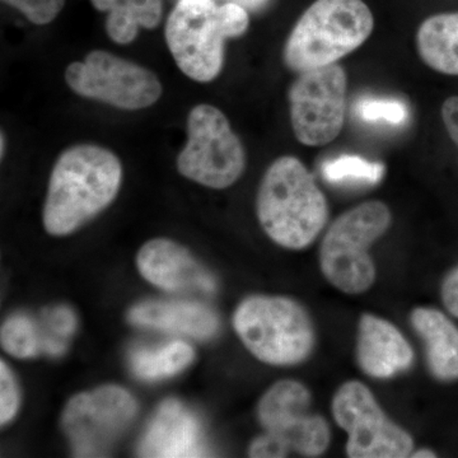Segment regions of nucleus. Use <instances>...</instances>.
Listing matches in <instances>:
<instances>
[{
    "mask_svg": "<svg viewBox=\"0 0 458 458\" xmlns=\"http://www.w3.org/2000/svg\"><path fill=\"white\" fill-rule=\"evenodd\" d=\"M129 321L137 327L158 328L197 339H207L218 330L216 313L199 303H140L129 312Z\"/></svg>",
    "mask_w": 458,
    "mask_h": 458,
    "instance_id": "17",
    "label": "nucleus"
},
{
    "mask_svg": "<svg viewBox=\"0 0 458 458\" xmlns=\"http://www.w3.org/2000/svg\"><path fill=\"white\" fill-rule=\"evenodd\" d=\"M194 360V349L188 343L174 342L157 349H138L132 352L131 366L135 376L156 381L177 375Z\"/></svg>",
    "mask_w": 458,
    "mask_h": 458,
    "instance_id": "21",
    "label": "nucleus"
},
{
    "mask_svg": "<svg viewBox=\"0 0 458 458\" xmlns=\"http://www.w3.org/2000/svg\"><path fill=\"white\" fill-rule=\"evenodd\" d=\"M65 82L81 98L137 111L153 106L164 87L155 72L110 51H90L83 62L66 68Z\"/></svg>",
    "mask_w": 458,
    "mask_h": 458,
    "instance_id": "8",
    "label": "nucleus"
},
{
    "mask_svg": "<svg viewBox=\"0 0 458 458\" xmlns=\"http://www.w3.org/2000/svg\"><path fill=\"white\" fill-rule=\"evenodd\" d=\"M41 324L30 316H12L3 324L0 340L8 354L26 360L36 357L40 352L60 355L65 352L68 339L60 336L51 327L45 312H42Z\"/></svg>",
    "mask_w": 458,
    "mask_h": 458,
    "instance_id": "18",
    "label": "nucleus"
},
{
    "mask_svg": "<svg viewBox=\"0 0 458 458\" xmlns=\"http://www.w3.org/2000/svg\"><path fill=\"white\" fill-rule=\"evenodd\" d=\"M20 393L12 370L4 361L0 363V423L5 426L16 417Z\"/></svg>",
    "mask_w": 458,
    "mask_h": 458,
    "instance_id": "25",
    "label": "nucleus"
},
{
    "mask_svg": "<svg viewBox=\"0 0 458 458\" xmlns=\"http://www.w3.org/2000/svg\"><path fill=\"white\" fill-rule=\"evenodd\" d=\"M256 214L273 242L283 249L302 251L327 227L330 208L303 162L297 157L283 156L262 176Z\"/></svg>",
    "mask_w": 458,
    "mask_h": 458,
    "instance_id": "2",
    "label": "nucleus"
},
{
    "mask_svg": "<svg viewBox=\"0 0 458 458\" xmlns=\"http://www.w3.org/2000/svg\"><path fill=\"white\" fill-rule=\"evenodd\" d=\"M412 458H433L437 457L436 452L432 450H428V448H420V450L412 451L411 456Z\"/></svg>",
    "mask_w": 458,
    "mask_h": 458,
    "instance_id": "30",
    "label": "nucleus"
},
{
    "mask_svg": "<svg viewBox=\"0 0 458 458\" xmlns=\"http://www.w3.org/2000/svg\"><path fill=\"white\" fill-rule=\"evenodd\" d=\"M123 180L120 159L107 148L77 144L54 165L42 221L51 236H66L113 203Z\"/></svg>",
    "mask_w": 458,
    "mask_h": 458,
    "instance_id": "1",
    "label": "nucleus"
},
{
    "mask_svg": "<svg viewBox=\"0 0 458 458\" xmlns=\"http://www.w3.org/2000/svg\"><path fill=\"white\" fill-rule=\"evenodd\" d=\"M233 327L247 351L270 366L302 364L318 344L311 313L300 301L284 295L245 298L234 311Z\"/></svg>",
    "mask_w": 458,
    "mask_h": 458,
    "instance_id": "3",
    "label": "nucleus"
},
{
    "mask_svg": "<svg viewBox=\"0 0 458 458\" xmlns=\"http://www.w3.org/2000/svg\"><path fill=\"white\" fill-rule=\"evenodd\" d=\"M441 114L445 131L458 149V96H451L443 102Z\"/></svg>",
    "mask_w": 458,
    "mask_h": 458,
    "instance_id": "28",
    "label": "nucleus"
},
{
    "mask_svg": "<svg viewBox=\"0 0 458 458\" xmlns=\"http://www.w3.org/2000/svg\"><path fill=\"white\" fill-rule=\"evenodd\" d=\"M312 393L302 382L282 379L271 386L258 405L259 423L271 436L284 443L291 454L319 457L333 441L330 423L312 412Z\"/></svg>",
    "mask_w": 458,
    "mask_h": 458,
    "instance_id": "11",
    "label": "nucleus"
},
{
    "mask_svg": "<svg viewBox=\"0 0 458 458\" xmlns=\"http://www.w3.org/2000/svg\"><path fill=\"white\" fill-rule=\"evenodd\" d=\"M375 29L363 0H316L295 23L283 60L295 73L336 64L360 47Z\"/></svg>",
    "mask_w": 458,
    "mask_h": 458,
    "instance_id": "4",
    "label": "nucleus"
},
{
    "mask_svg": "<svg viewBox=\"0 0 458 458\" xmlns=\"http://www.w3.org/2000/svg\"><path fill=\"white\" fill-rule=\"evenodd\" d=\"M270 0H225V3H234V4L241 5L246 11L258 12L261 11L269 4Z\"/></svg>",
    "mask_w": 458,
    "mask_h": 458,
    "instance_id": "29",
    "label": "nucleus"
},
{
    "mask_svg": "<svg viewBox=\"0 0 458 458\" xmlns=\"http://www.w3.org/2000/svg\"><path fill=\"white\" fill-rule=\"evenodd\" d=\"M410 325L424 344L430 375L441 382L458 379V327L433 307H415Z\"/></svg>",
    "mask_w": 458,
    "mask_h": 458,
    "instance_id": "16",
    "label": "nucleus"
},
{
    "mask_svg": "<svg viewBox=\"0 0 458 458\" xmlns=\"http://www.w3.org/2000/svg\"><path fill=\"white\" fill-rule=\"evenodd\" d=\"M141 457H203L200 424L180 401L165 400L140 445Z\"/></svg>",
    "mask_w": 458,
    "mask_h": 458,
    "instance_id": "15",
    "label": "nucleus"
},
{
    "mask_svg": "<svg viewBox=\"0 0 458 458\" xmlns=\"http://www.w3.org/2000/svg\"><path fill=\"white\" fill-rule=\"evenodd\" d=\"M385 171V165L349 155L328 159L321 165L324 179L334 183L358 182L375 185L384 179Z\"/></svg>",
    "mask_w": 458,
    "mask_h": 458,
    "instance_id": "22",
    "label": "nucleus"
},
{
    "mask_svg": "<svg viewBox=\"0 0 458 458\" xmlns=\"http://www.w3.org/2000/svg\"><path fill=\"white\" fill-rule=\"evenodd\" d=\"M289 454L291 451L288 450L284 443L269 433H264L255 438L249 448V456L255 458L286 457L289 456Z\"/></svg>",
    "mask_w": 458,
    "mask_h": 458,
    "instance_id": "26",
    "label": "nucleus"
},
{
    "mask_svg": "<svg viewBox=\"0 0 458 458\" xmlns=\"http://www.w3.org/2000/svg\"><path fill=\"white\" fill-rule=\"evenodd\" d=\"M355 113L366 122H385L400 125L408 119V108L396 99L366 98L358 102Z\"/></svg>",
    "mask_w": 458,
    "mask_h": 458,
    "instance_id": "23",
    "label": "nucleus"
},
{
    "mask_svg": "<svg viewBox=\"0 0 458 458\" xmlns=\"http://www.w3.org/2000/svg\"><path fill=\"white\" fill-rule=\"evenodd\" d=\"M188 141L177 157V170L186 179L210 189H227L246 168L242 141L225 114L213 105H198L190 111Z\"/></svg>",
    "mask_w": 458,
    "mask_h": 458,
    "instance_id": "6",
    "label": "nucleus"
},
{
    "mask_svg": "<svg viewBox=\"0 0 458 458\" xmlns=\"http://www.w3.org/2000/svg\"><path fill=\"white\" fill-rule=\"evenodd\" d=\"M441 295L445 309L458 318V267L452 269L443 280Z\"/></svg>",
    "mask_w": 458,
    "mask_h": 458,
    "instance_id": "27",
    "label": "nucleus"
},
{
    "mask_svg": "<svg viewBox=\"0 0 458 458\" xmlns=\"http://www.w3.org/2000/svg\"><path fill=\"white\" fill-rule=\"evenodd\" d=\"M141 276L165 292H201L213 293L216 279L209 271L179 243L165 238L149 241L137 258Z\"/></svg>",
    "mask_w": 458,
    "mask_h": 458,
    "instance_id": "14",
    "label": "nucleus"
},
{
    "mask_svg": "<svg viewBox=\"0 0 458 458\" xmlns=\"http://www.w3.org/2000/svg\"><path fill=\"white\" fill-rule=\"evenodd\" d=\"M93 7L108 12L106 32L119 45L131 44L140 27L156 29L161 23L162 0H90Z\"/></svg>",
    "mask_w": 458,
    "mask_h": 458,
    "instance_id": "20",
    "label": "nucleus"
},
{
    "mask_svg": "<svg viewBox=\"0 0 458 458\" xmlns=\"http://www.w3.org/2000/svg\"><path fill=\"white\" fill-rule=\"evenodd\" d=\"M214 0H179L165 23V36L174 62L195 82L221 74L227 40Z\"/></svg>",
    "mask_w": 458,
    "mask_h": 458,
    "instance_id": "10",
    "label": "nucleus"
},
{
    "mask_svg": "<svg viewBox=\"0 0 458 458\" xmlns=\"http://www.w3.org/2000/svg\"><path fill=\"white\" fill-rule=\"evenodd\" d=\"M391 225L393 213L384 201H366L340 214L319 243V270L327 283L344 294L369 292L377 279L370 247Z\"/></svg>",
    "mask_w": 458,
    "mask_h": 458,
    "instance_id": "5",
    "label": "nucleus"
},
{
    "mask_svg": "<svg viewBox=\"0 0 458 458\" xmlns=\"http://www.w3.org/2000/svg\"><path fill=\"white\" fill-rule=\"evenodd\" d=\"M331 414L348 436V457L406 458L415 450L411 434L386 414L372 390L358 379L340 385L331 400Z\"/></svg>",
    "mask_w": 458,
    "mask_h": 458,
    "instance_id": "7",
    "label": "nucleus"
},
{
    "mask_svg": "<svg viewBox=\"0 0 458 458\" xmlns=\"http://www.w3.org/2000/svg\"><path fill=\"white\" fill-rule=\"evenodd\" d=\"M348 75L339 64L300 73L289 87L294 137L307 147H322L339 137L345 122Z\"/></svg>",
    "mask_w": 458,
    "mask_h": 458,
    "instance_id": "9",
    "label": "nucleus"
},
{
    "mask_svg": "<svg viewBox=\"0 0 458 458\" xmlns=\"http://www.w3.org/2000/svg\"><path fill=\"white\" fill-rule=\"evenodd\" d=\"M355 360L363 375L390 381L409 372L415 352L399 327L376 313H361L355 337Z\"/></svg>",
    "mask_w": 458,
    "mask_h": 458,
    "instance_id": "13",
    "label": "nucleus"
},
{
    "mask_svg": "<svg viewBox=\"0 0 458 458\" xmlns=\"http://www.w3.org/2000/svg\"><path fill=\"white\" fill-rule=\"evenodd\" d=\"M132 394L114 385L77 394L63 412L62 424L77 457H101L137 414Z\"/></svg>",
    "mask_w": 458,
    "mask_h": 458,
    "instance_id": "12",
    "label": "nucleus"
},
{
    "mask_svg": "<svg viewBox=\"0 0 458 458\" xmlns=\"http://www.w3.org/2000/svg\"><path fill=\"white\" fill-rule=\"evenodd\" d=\"M419 56L433 71L458 77V12L423 21L417 32Z\"/></svg>",
    "mask_w": 458,
    "mask_h": 458,
    "instance_id": "19",
    "label": "nucleus"
},
{
    "mask_svg": "<svg viewBox=\"0 0 458 458\" xmlns=\"http://www.w3.org/2000/svg\"><path fill=\"white\" fill-rule=\"evenodd\" d=\"M0 140H2V144H0V148H2V153H0V155H2V158H3V157H4V153H5V148H7V141H5L4 131H2V137H0Z\"/></svg>",
    "mask_w": 458,
    "mask_h": 458,
    "instance_id": "31",
    "label": "nucleus"
},
{
    "mask_svg": "<svg viewBox=\"0 0 458 458\" xmlns=\"http://www.w3.org/2000/svg\"><path fill=\"white\" fill-rule=\"evenodd\" d=\"M5 4L18 9L35 25H47L59 16L65 0H2Z\"/></svg>",
    "mask_w": 458,
    "mask_h": 458,
    "instance_id": "24",
    "label": "nucleus"
}]
</instances>
